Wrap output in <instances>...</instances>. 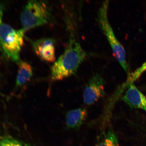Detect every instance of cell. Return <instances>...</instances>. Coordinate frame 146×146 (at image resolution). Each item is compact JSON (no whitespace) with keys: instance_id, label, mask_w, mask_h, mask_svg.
Masks as SVG:
<instances>
[{"instance_id":"obj_3","label":"cell","mask_w":146,"mask_h":146,"mask_svg":"<svg viewBox=\"0 0 146 146\" xmlns=\"http://www.w3.org/2000/svg\"><path fill=\"white\" fill-rule=\"evenodd\" d=\"M109 1H105L102 3L98 11V23L110 45L115 57L125 72L128 74L125 49L115 35L109 21Z\"/></svg>"},{"instance_id":"obj_9","label":"cell","mask_w":146,"mask_h":146,"mask_svg":"<svg viewBox=\"0 0 146 146\" xmlns=\"http://www.w3.org/2000/svg\"><path fill=\"white\" fill-rule=\"evenodd\" d=\"M33 69L31 65L25 62H21L19 64L16 79L17 87H21L30 81L33 76Z\"/></svg>"},{"instance_id":"obj_6","label":"cell","mask_w":146,"mask_h":146,"mask_svg":"<svg viewBox=\"0 0 146 146\" xmlns=\"http://www.w3.org/2000/svg\"><path fill=\"white\" fill-rule=\"evenodd\" d=\"M54 41L50 38L40 39L33 43V46L36 54L42 60L49 62L56 61Z\"/></svg>"},{"instance_id":"obj_12","label":"cell","mask_w":146,"mask_h":146,"mask_svg":"<svg viewBox=\"0 0 146 146\" xmlns=\"http://www.w3.org/2000/svg\"><path fill=\"white\" fill-rule=\"evenodd\" d=\"M146 70V62L141 66L136 69L134 72L130 74L128 78L127 84L133 83Z\"/></svg>"},{"instance_id":"obj_10","label":"cell","mask_w":146,"mask_h":146,"mask_svg":"<svg viewBox=\"0 0 146 146\" xmlns=\"http://www.w3.org/2000/svg\"><path fill=\"white\" fill-rule=\"evenodd\" d=\"M94 146H119V145L116 134L110 129L106 133L103 139Z\"/></svg>"},{"instance_id":"obj_13","label":"cell","mask_w":146,"mask_h":146,"mask_svg":"<svg viewBox=\"0 0 146 146\" xmlns=\"http://www.w3.org/2000/svg\"><path fill=\"white\" fill-rule=\"evenodd\" d=\"M3 7L2 4L0 3V25H1L2 23V19L3 15Z\"/></svg>"},{"instance_id":"obj_5","label":"cell","mask_w":146,"mask_h":146,"mask_svg":"<svg viewBox=\"0 0 146 146\" xmlns=\"http://www.w3.org/2000/svg\"><path fill=\"white\" fill-rule=\"evenodd\" d=\"M105 81L98 74H95L87 83L84 90L83 99L87 105L94 104L105 95Z\"/></svg>"},{"instance_id":"obj_2","label":"cell","mask_w":146,"mask_h":146,"mask_svg":"<svg viewBox=\"0 0 146 146\" xmlns=\"http://www.w3.org/2000/svg\"><path fill=\"white\" fill-rule=\"evenodd\" d=\"M52 17L51 9L43 1H33L25 5L20 20L22 29L25 31L48 23Z\"/></svg>"},{"instance_id":"obj_4","label":"cell","mask_w":146,"mask_h":146,"mask_svg":"<svg viewBox=\"0 0 146 146\" xmlns=\"http://www.w3.org/2000/svg\"><path fill=\"white\" fill-rule=\"evenodd\" d=\"M25 32L22 29L15 30L6 24L0 25V46L7 59L13 62L19 61Z\"/></svg>"},{"instance_id":"obj_7","label":"cell","mask_w":146,"mask_h":146,"mask_svg":"<svg viewBox=\"0 0 146 146\" xmlns=\"http://www.w3.org/2000/svg\"><path fill=\"white\" fill-rule=\"evenodd\" d=\"M127 89L122 100L131 107L140 109L146 112V97L133 83L128 84Z\"/></svg>"},{"instance_id":"obj_11","label":"cell","mask_w":146,"mask_h":146,"mask_svg":"<svg viewBox=\"0 0 146 146\" xmlns=\"http://www.w3.org/2000/svg\"><path fill=\"white\" fill-rule=\"evenodd\" d=\"M0 146H31L29 144L10 136L0 137Z\"/></svg>"},{"instance_id":"obj_8","label":"cell","mask_w":146,"mask_h":146,"mask_svg":"<svg viewBox=\"0 0 146 146\" xmlns=\"http://www.w3.org/2000/svg\"><path fill=\"white\" fill-rule=\"evenodd\" d=\"M86 109L79 108L68 111L66 116V124L68 129L78 130L87 119Z\"/></svg>"},{"instance_id":"obj_1","label":"cell","mask_w":146,"mask_h":146,"mask_svg":"<svg viewBox=\"0 0 146 146\" xmlns=\"http://www.w3.org/2000/svg\"><path fill=\"white\" fill-rule=\"evenodd\" d=\"M89 56L74 35L71 34L64 52L51 67L52 79L61 81L76 74Z\"/></svg>"}]
</instances>
